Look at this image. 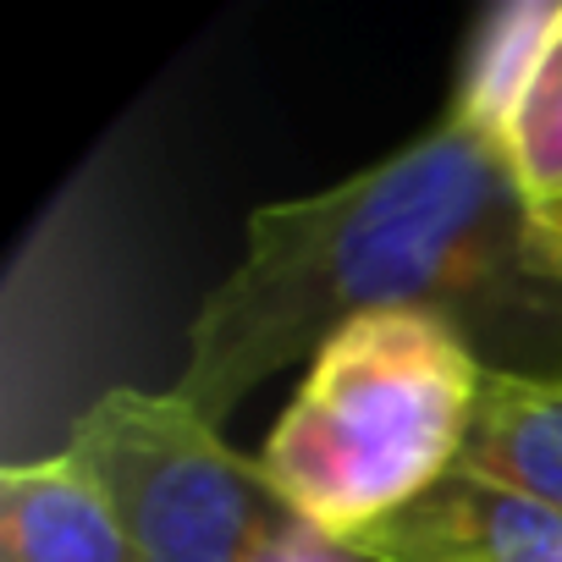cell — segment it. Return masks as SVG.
I'll return each instance as SVG.
<instances>
[{"mask_svg":"<svg viewBox=\"0 0 562 562\" xmlns=\"http://www.w3.org/2000/svg\"><path fill=\"white\" fill-rule=\"evenodd\" d=\"M0 562H144L78 452L0 474Z\"/></svg>","mask_w":562,"mask_h":562,"instance_id":"5","label":"cell"},{"mask_svg":"<svg viewBox=\"0 0 562 562\" xmlns=\"http://www.w3.org/2000/svg\"><path fill=\"white\" fill-rule=\"evenodd\" d=\"M348 551L364 562H562V513L452 469Z\"/></svg>","mask_w":562,"mask_h":562,"instance_id":"4","label":"cell"},{"mask_svg":"<svg viewBox=\"0 0 562 562\" xmlns=\"http://www.w3.org/2000/svg\"><path fill=\"white\" fill-rule=\"evenodd\" d=\"M67 452L94 469L144 562H259L293 524L259 458L232 452L177 392H105Z\"/></svg>","mask_w":562,"mask_h":562,"instance_id":"3","label":"cell"},{"mask_svg":"<svg viewBox=\"0 0 562 562\" xmlns=\"http://www.w3.org/2000/svg\"><path fill=\"white\" fill-rule=\"evenodd\" d=\"M259 562H364V557H353L342 540H326L321 529H310V524H288L265 551H259Z\"/></svg>","mask_w":562,"mask_h":562,"instance_id":"9","label":"cell"},{"mask_svg":"<svg viewBox=\"0 0 562 562\" xmlns=\"http://www.w3.org/2000/svg\"><path fill=\"white\" fill-rule=\"evenodd\" d=\"M458 474L491 480L562 513V381L485 364Z\"/></svg>","mask_w":562,"mask_h":562,"instance_id":"6","label":"cell"},{"mask_svg":"<svg viewBox=\"0 0 562 562\" xmlns=\"http://www.w3.org/2000/svg\"><path fill=\"white\" fill-rule=\"evenodd\" d=\"M502 149H507V166H513L529 204L562 193V34L546 50L535 83L524 89Z\"/></svg>","mask_w":562,"mask_h":562,"instance_id":"8","label":"cell"},{"mask_svg":"<svg viewBox=\"0 0 562 562\" xmlns=\"http://www.w3.org/2000/svg\"><path fill=\"white\" fill-rule=\"evenodd\" d=\"M557 34H562V0H507V7L485 12L463 56L452 116H463L491 138H507V122L524 89L535 83L546 50L557 45Z\"/></svg>","mask_w":562,"mask_h":562,"instance_id":"7","label":"cell"},{"mask_svg":"<svg viewBox=\"0 0 562 562\" xmlns=\"http://www.w3.org/2000/svg\"><path fill=\"white\" fill-rule=\"evenodd\" d=\"M485 364L436 315L348 321L259 452L265 485L326 540H353L458 469Z\"/></svg>","mask_w":562,"mask_h":562,"instance_id":"2","label":"cell"},{"mask_svg":"<svg viewBox=\"0 0 562 562\" xmlns=\"http://www.w3.org/2000/svg\"><path fill=\"white\" fill-rule=\"evenodd\" d=\"M524 226L529 199L502 138L447 111L348 182L248 215V254L193 315L171 392L221 430L265 375L392 310L458 326L474 353L507 321L551 337L562 288L535 270Z\"/></svg>","mask_w":562,"mask_h":562,"instance_id":"1","label":"cell"},{"mask_svg":"<svg viewBox=\"0 0 562 562\" xmlns=\"http://www.w3.org/2000/svg\"><path fill=\"white\" fill-rule=\"evenodd\" d=\"M524 243H529V259L546 281L562 288V193L557 199H540L529 204V226H524Z\"/></svg>","mask_w":562,"mask_h":562,"instance_id":"10","label":"cell"}]
</instances>
